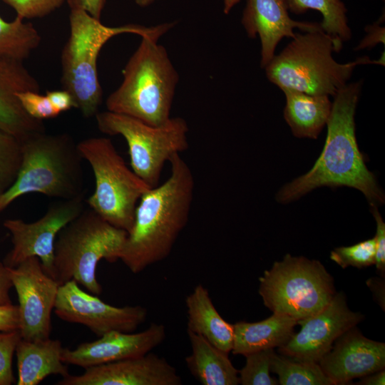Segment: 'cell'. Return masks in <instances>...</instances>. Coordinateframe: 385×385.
Here are the masks:
<instances>
[{
  "instance_id": "7a4b0ae2",
  "label": "cell",
  "mask_w": 385,
  "mask_h": 385,
  "mask_svg": "<svg viewBox=\"0 0 385 385\" xmlns=\"http://www.w3.org/2000/svg\"><path fill=\"white\" fill-rule=\"evenodd\" d=\"M361 82L346 84L334 96L324 148L312 168L277 192L279 202L297 200L317 188L346 186L361 191L370 205L384 203V194L369 170L355 134L354 114Z\"/></svg>"
},
{
  "instance_id": "1f68e13d",
  "label": "cell",
  "mask_w": 385,
  "mask_h": 385,
  "mask_svg": "<svg viewBox=\"0 0 385 385\" xmlns=\"http://www.w3.org/2000/svg\"><path fill=\"white\" fill-rule=\"evenodd\" d=\"M23 19L41 18L61 7L67 0H1Z\"/></svg>"
},
{
  "instance_id": "4fadbf2b",
  "label": "cell",
  "mask_w": 385,
  "mask_h": 385,
  "mask_svg": "<svg viewBox=\"0 0 385 385\" xmlns=\"http://www.w3.org/2000/svg\"><path fill=\"white\" fill-rule=\"evenodd\" d=\"M53 310L62 320L84 325L98 337L112 331L135 332L148 316L140 305H110L82 290L73 279L59 286Z\"/></svg>"
},
{
  "instance_id": "30bf717a",
  "label": "cell",
  "mask_w": 385,
  "mask_h": 385,
  "mask_svg": "<svg viewBox=\"0 0 385 385\" xmlns=\"http://www.w3.org/2000/svg\"><path fill=\"white\" fill-rule=\"evenodd\" d=\"M95 116L101 132L124 138L132 170L151 188L158 185L162 170L171 157L189 147L188 125L181 117H170L155 126L109 111H98Z\"/></svg>"
},
{
  "instance_id": "2e32d148",
  "label": "cell",
  "mask_w": 385,
  "mask_h": 385,
  "mask_svg": "<svg viewBox=\"0 0 385 385\" xmlns=\"http://www.w3.org/2000/svg\"><path fill=\"white\" fill-rule=\"evenodd\" d=\"M166 337L164 324L152 323L139 332L112 331L97 340L83 342L76 349L63 348V362L84 369L103 364L144 355L163 343Z\"/></svg>"
},
{
  "instance_id": "b9f144b4",
  "label": "cell",
  "mask_w": 385,
  "mask_h": 385,
  "mask_svg": "<svg viewBox=\"0 0 385 385\" xmlns=\"http://www.w3.org/2000/svg\"><path fill=\"white\" fill-rule=\"evenodd\" d=\"M157 0H135L137 5L140 7H146L155 2Z\"/></svg>"
},
{
  "instance_id": "7402d4cb",
  "label": "cell",
  "mask_w": 385,
  "mask_h": 385,
  "mask_svg": "<svg viewBox=\"0 0 385 385\" xmlns=\"http://www.w3.org/2000/svg\"><path fill=\"white\" fill-rule=\"evenodd\" d=\"M187 331L204 337L217 348L230 353L233 344V324L226 322L214 306L208 290L196 285L187 296Z\"/></svg>"
},
{
  "instance_id": "8fae6325",
  "label": "cell",
  "mask_w": 385,
  "mask_h": 385,
  "mask_svg": "<svg viewBox=\"0 0 385 385\" xmlns=\"http://www.w3.org/2000/svg\"><path fill=\"white\" fill-rule=\"evenodd\" d=\"M84 210V196L61 199L51 204L43 217L35 222L7 219L4 227L11 235L12 248L3 260L10 268L36 257L43 271L53 278L54 247L59 232ZM54 279V278H53Z\"/></svg>"
},
{
  "instance_id": "cb8c5ba5",
  "label": "cell",
  "mask_w": 385,
  "mask_h": 385,
  "mask_svg": "<svg viewBox=\"0 0 385 385\" xmlns=\"http://www.w3.org/2000/svg\"><path fill=\"white\" fill-rule=\"evenodd\" d=\"M286 98L284 117L297 138H317L330 116L332 102L328 96L282 90Z\"/></svg>"
},
{
  "instance_id": "836d02e7",
  "label": "cell",
  "mask_w": 385,
  "mask_h": 385,
  "mask_svg": "<svg viewBox=\"0 0 385 385\" xmlns=\"http://www.w3.org/2000/svg\"><path fill=\"white\" fill-rule=\"evenodd\" d=\"M372 213L376 223V231L374 236L376 242L375 265L381 277L385 276V223L379 213L377 206L371 205Z\"/></svg>"
},
{
  "instance_id": "8992f818",
  "label": "cell",
  "mask_w": 385,
  "mask_h": 385,
  "mask_svg": "<svg viewBox=\"0 0 385 385\" xmlns=\"http://www.w3.org/2000/svg\"><path fill=\"white\" fill-rule=\"evenodd\" d=\"M334 40L323 31L295 34L292 41L265 67L268 80L282 91L292 89L311 95L334 96L361 64L384 65V53L379 60L364 56L340 63L332 56Z\"/></svg>"
},
{
  "instance_id": "6da1fadb",
  "label": "cell",
  "mask_w": 385,
  "mask_h": 385,
  "mask_svg": "<svg viewBox=\"0 0 385 385\" xmlns=\"http://www.w3.org/2000/svg\"><path fill=\"white\" fill-rule=\"evenodd\" d=\"M169 163L168 178L150 188L140 198L121 250L119 260L134 274L166 259L188 222L194 176L179 153Z\"/></svg>"
},
{
  "instance_id": "e575fe53",
  "label": "cell",
  "mask_w": 385,
  "mask_h": 385,
  "mask_svg": "<svg viewBox=\"0 0 385 385\" xmlns=\"http://www.w3.org/2000/svg\"><path fill=\"white\" fill-rule=\"evenodd\" d=\"M18 305L0 304V332L19 330Z\"/></svg>"
},
{
  "instance_id": "52a82bcc",
  "label": "cell",
  "mask_w": 385,
  "mask_h": 385,
  "mask_svg": "<svg viewBox=\"0 0 385 385\" xmlns=\"http://www.w3.org/2000/svg\"><path fill=\"white\" fill-rule=\"evenodd\" d=\"M128 232L106 221L91 209L84 210L58 233L54 247L53 278L59 284L73 279L91 294L99 295L96 277L101 260L120 258Z\"/></svg>"
},
{
  "instance_id": "d4e9b609",
  "label": "cell",
  "mask_w": 385,
  "mask_h": 385,
  "mask_svg": "<svg viewBox=\"0 0 385 385\" xmlns=\"http://www.w3.org/2000/svg\"><path fill=\"white\" fill-rule=\"evenodd\" d=\"M288 11L299 15L309 9L319 11L323 17L320 23L324 33L334 41L337 52L343 43L351 38L345 5L341 0H286Z\"/></svg>"
},
{
  "instance_id": "5b68a950",
  "label": "cell",
  "mask_w": 385,
  "mask_h": 385,
  "mask_svg": "<svg viewBox=\"0 0 385 385\" xmlns=\"http://www.w3.org/2000/svg\"><path fill=\"white\" fill-rule=\"evenodd\" d=\"M82 156L66 133L36 135L22 142V160L16 180L0 196V212L18 197L41 193L60 199L84 196Z\"/></svg>"
},
{
  "instance_id": "4316f807",
  "label": "cell",
  "mask_w": 385,
  "mask_h": 385,
  "mask_svg": "<svg viewBox=\"0 0 385 385\" xmlns=\"http://www.w3.org/2000/svg\"><path fill=\"white\" fill-rule=\"evenodd\" d=\"M270 371L281 385H334L319 363L298 361L274 353Z\"/></svg>"
},
{
  "instance_id": "3957f363",
  "label": "cell",
  "mask_w": 385,
  "mask_h": 385,
  "mask_svg": "<svg viewBox=\"0 0 385 385\" xmlns=\"http://www.w3.org/2000/svg\"><path fill=\"white\" fill-rule=\"evenodd\" d=\"M162 36H141L123 71V81L106 99L107 111L155 126L170 118L179 75L165 48L158 43Z\"/></svg>"
},
{
  "instance_id": "ba28073f",
  "label": "cell",
  "mask_w": 385,
  "mask_h": 385,
  "mask_svg": "<svg viewBox=\"0 0 385 385\" xmlns=\"http://www.w3.org/2000/svg\"><path fill=\"white\" fill-rule=\"evenodd\" d=\"M78 148L95 177V190L87 200L89 208L128 232L138 202L151 187L127 166L111 139L89 138L79 142Z\"/></svg>"
},
{
  "instance_id": "60d3db41",
  "label": "cell",
  "mask_w": 385,
  "mask_h": 385,
  "mask_svg": "<svg viewBox=\"0 0 385 385\" xmlns=\"http://www.w3.org/2000/svg\"><path fill=\"white\" fill-rule=\"evenodd\" d=\"M360 385H384L385 384V370L369 374L361 377V379L356 384Z\"/></svg>"
},
{
  "instance_id": "ac0fdd59",
  "label": "cell",
  "mask_w": 385,
  "mask_h": 385,
  "mask_svg": "<svg viewBox=\"0 0 385 385\" xmlns=\"http://www.w3.org/2000/svg\"><path fill=\"white\" fill-rule=\"evenodd\" d=\"M288 11L286 0H246L241 21L249 38H260L262 68L274 57L283 38H294V29L304 32L323 31L320 23L294 21Z\"/></svg>"
},
{
  "instance_id": "d590c367",
  "label": "cell",
  "mask_w": 385,
  "mask_h": 385,
  "mask_svg": "<svg viewBox=\"0 0 385 385\" xmlns=\"http://www.w3.org/2000/svg\"><path fill=\"white\" fill-rule=\"evenodd\" d=\"M46 95L54 108L59 113L67 111L73 108H76L72 95L66 90L49 91Z\"/></svg>"
},
{
  "instance_id": "4dcf8cb0",
  "label": "cell",
  "mask_w": 385,
  "mask_h": 385,
  "mask_svg": "<svg viewBox=\"0 0 385 385\" xmlns=\"http://www.w3.org/2000/svg\"><path fill=\"white\" fill-rule=\"evenodd\" d=\"M21 339L19 330L0 332V385H11L14 382L12 359Z\"/></svg>"
},
{
  "instance_id": "277c9868",
  "label": "cell",
  "mask_w": 385,
  "mask_h": 385,
  "mask_svg": "<svg viewBox=\"0 0 385 385\" xmlns=\"http://www.w3.org/2000/svg\"><path fill=\"white\" fill-rule=\"evenodd\" d=\"M69 36L61 53L63 89L73 96L76 108L85 118L96 115L103 100V91L97 70V61L103 46L112 38L123 34L140 37L165 34L175 22L152 26L125 24L108 26L83 10L71 9Z\"/></svg>"
},
{
  "instance_id": "d6a6232c",
  "label": "cell",
  "mask_w": 385,
  "mask_h": 385,
  "mask_svg": "<svg viewBox=\"0 0 385 385\" xmlns=\"http://www.w3.org/2000/svg\"><path fill=\"white\" fill-rule=\"evenodd\" d=\"M24 111L32 118L43 120L57 117L60 113L54 108L46 95L26 91L17 93Z\"/></svg>"
},
{
  "instance_id": "f1b7e54d",
  "label": "cell",
  "mask_w": 385,
  "mask_h": 385,
  "mask_svg": "<svg viewBox=\"0 0 385 385\" xmlns=\"http://www.w3.org/2000/svg\"><path fill=\"white\" fill-rule=\"evenodd\" d=\"M274 349H267L245 356V366L238 371L239 381L242 385H277L278 380L270 375Z\"/></svg>"
},
{
  "instance_id": "f546056e",
  "label": "cell",
  "mask_w": 385,
  "mask_h": 385,
  "mask_svg": "<svg viewBox=\"0 0 385 385\" xmlns=\"http://www.w3.org/2000/svg\"><path fill=\"white\" fill-rule=\"evenodd\" d=\"M330 259L343 269L349 266L361 269L373 265L376 260L375 238L351 246L337 247L331 252Z\"/></svg>"
},
{
  "instance_id": "9a60e30c",
  "label": "cell",
  "mask_w": 385,
  "mask_h": 385,
  "mask_svg": "<svg viewBox=\"0 0 385 385\" xmlns=\"http://www.w3.org/2000/svg\"><path fill=\"white\" fill-rule=\"evenodd\" d=\"M182 378L165 358L154 353L85 369L64 376L58 385H180Z\"/></svg>"
},
{
  "instance_id": "8d00e7d4",
  "label": "cell",
  "mask_w": 385,
  "mask_h": 385,
  "mask_svg": "<svg viewBox=\"0 0 385 385\" xmlns=\"http://www.w3.org/2000/svg\"><path fill=\"white\" fill-rule=\"evenodd\" d=\"M367 35L362 39L356 50H361L366 48H371L377 43L384 44V27L381 26L379 23L367 26L365 28Z\"/></svg>"
},
{
  "instance_id": "44dd1931",
  "label": "cell",
  "mask_w": 385,
  "mask_h": 385,
  "mask_svg": "<svg viewBox=\"0 0 385 385\" xmlns=\"http://www.w3.org/2000/svg\"><path fill=\"white\" fill-rule=\"evenodd\" d=\"M297 320L282 314L273 313L257 322H238L233 324V354L250 353L280 347L294 334Z\"/></svg>"
},
{
  "instance_id": "ab89813d",
  "label": "cell",
  "mask_w": 385,
  "mask_h": 385,
  "mask_svg": "<svg viewBox=\"0 0 385 385\" xmlns=\"http://www.w3.org/2000/svg\"><path fill=\"white\" fill-rule=\"evenodd\" d=\"M367 284L384 310V278H371L367 281Z\"/></svg>"
},
{
  "instance_id": "5bb4252c",
  "label": "cell",
  "mask_w": 385,
  "mask_h": 385,
  "mask_svg": "<svg viewBox=\"0 0 385 385\" xmlns=\"http://www.w3.org/2000/svg\"><path fill=\"white\" fill-rule=\"evenodd\" d=\"M364 317L349 309L344 292H336L322 310L297 321L300 330L279 347L278 351L295 360L319 363L336 339Z\"/></svg>"
},
{
  "instance_id": "d6986e66",
  "label": "cell",
  "mask_w": 385,
  "mask_h": 385,
  "mask_svg": "<svg viewBox=\"0 0 385 385\" xmlns=\"http://www.w3.org/2000/svg\"><path fill=\"white\" fill-rule=\"evenodd\" d=\"M26 91L39 92L40 86L23 61L0 57V128L21 143L46 132L43 120L31 117L17 97Z\"/></svg>"
},
{
  "instance_id": "7c38bea8",
  "label": "cell",
  "mask_w": 385,
  "mask_h": 385,
  "mask_svg": "<svg viewBox=\"0 0 385 385\" xmlns=\"http://www.w3.org/2000/svg\"><path fill=\"white\" fill-rule=\"evenodd\" d=\"M7 270L18 296L19 331L21 339L36 341L49 338L51 312L59 283L43 271L36 257H29Z\"/></svg>"
},
{
  "instance_id": "74e56055",
  "label": "cell",
  "mask_w": 385,
  "mask_h": 385,
  "mask_svg": "<svg viewBox=\"0 0 385 385\" xmlns=\"http://www.w3.org/2000/svg\"><path fill=\"white\" fill-rule=\"evenodd\" d=\"M71 9H79L93 17L101 19L106 0H67Z\"/></svg>"
},
{
  "instance_id": "83f0119b",
  "label": "cell",
  "mask_w": 385,
  "mask_h": 385,
  "mask_svg": "<svg viewBox=\"0 0 385 385\" xmlns=\"http://www.w3.org/2000/svg\"><path fill=\"white\" fill-rule=\"evenodd\" d=\"M22 160V143L0 128V196L14 184Z\"/></svg>"
},
{
  "instance_id": "ffe728a7",
  "label": "cell",
  "mask_w": 385,
  "mask_h": 385,
  "mask_svg": "<svg viewBox=\"0 0 385 385\" xmlns=\"http://www.w3.org/2000/svg\"><path fill=\"white\" fill-rule=\"evenodd\" d=\"M61 341L49 338L29 341L21 339L16 348L17 385H37L51 374L62 377L68 374L63 362Z\"/></svg>"
},
{
  "instance_id": "603a6c76",
  "label": "cell",
  "mask_w": 385,
  "mask_h": 385,
  "mask_svg": "<svg viewBox=\"0 0 385 385\" xmlns=\"http://www.w3.org/2000/svg\"><path fill=\"white\" fill-rule=\"evenodd\" d=\"M191 353L185 358L186 366L202 385H237L238 370L228 353L217 348L202 336L187 331Z\"/></svg>"
},
{
  "instance_id": "9c48e42d",
  "label": "cell",
  "mask_w": 385,
  "mask_h": 385,
  "mask_svg": "<svg viewBox=\"0 0 385 385\" xmlns=\"http://www.w3.org/2000/svg\"><path fill=\"white\" fill-rule=\"evenodd\" d=\"M259 281L265 306L297 321L322 310L336 294L334 279L325 267L303 256L285 255Z\"/></svg>"
},
{
  "instance_id": "484cf974",
  "label": "cell",
  "mask_w": 385,
  "mask_h": 385,
  "mask_svg": "<svg viewBox=\"0 0 385 385\" xmlns=\"http://www.w3.org/2000/svg\"><path fill=\"white\" fill-rule=\"evenodd\" d=\"M24 20L16 16L7 21L0 16V57L24 61L38 47L41 35L32 23Z\"/></svg>"
},
{
  "instance_id": "e0dca14e",
  "label": "cell",
  "mask_w": 385,
  "mask_h": 385,
  "mask_svg": "<svg viewBox=\"0 0 385 385\" xmlns=\"http://www.w3.org/2000/svg\"><path fill=\"white\" fill-rule=\"evenodd\" d=\"M319 364L334 385L384 369L385 344L364 337L356 326L334 342Z\"/></svg>"
},
{
  "instance_id": "f35d334b",
  "label": "cell",
  "mask_w": 385,
  "mask_h": 385,
  "mask_svg": "<svg viewBox=\"0 0 385 385\" xmlns=\"http://www.w3.org/2000/svg\"><path fill=\"white\" fill-rule=\"evenodd\" d=\"M12 287L7 267L0 262V304H12L9 295Z\"/></svg>"
}]
</instances>
